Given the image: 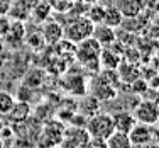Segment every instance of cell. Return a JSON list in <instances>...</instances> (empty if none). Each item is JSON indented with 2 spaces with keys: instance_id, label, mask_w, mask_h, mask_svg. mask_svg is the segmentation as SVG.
Returning a JSON list of instances; mask_svg holds the SVG:
<instances>
[{
  "instance_id": "obj_11",
  "label": "cell",
  "mask_w": 159,
  "mask_h": 148,
  "mask_svg": "<svg viewBox=\"0 0 159 148\" xmlns=\"http://www.w3.org/2000/svg\"><path fill=\"white\" fill-rule=\"evenodd\" d=\"M112 116V121H113V128H115V131L119 133H127L132 130V126H134L137 121H135V117L132 112L129 111H119V112H113Z\"/></svg>"
},
{
  "instance_id": "obj_7",
  "label": "cell",
  "mask_w": 159,
  "mask_h": 148,
  "mask_svg": "<svg viewBox=\"0 0 159 148\" xmlns=\"http://www.w3.org/2000/svg\"><path fill=\"white\" fill-rule=\"evenodd\" d=\"M88 138H90V135L83 126L68 128V130H64V135H63L61 143H59V148H81L86 141H88Z\"/></svg>"
},
{
  "instance_id": "obj_1",
  "label": "cell",
  "mask_w": 159,
  "mask_h": 148,
  "mask_svg": "<svg viewBox=\"0 0 159 148\" xmlns=\"http://www.w3.org/2000/svg\"><path fill=\"white\" fill-rule=\"evenodd\" d=\"M100 53L102 46L97 43L93 37H86L81 43L75 46L73 56L81 67H85L90 72H98L100 70Z\"/></svg>"
},
{
  "instance_id": "obj_13",
  "label": "cell",
  "mask_w": 159,
  "mask_h": 148,
  "mask_svg": "<svg viewBox=\"0 0 159 148\" xmlns=\"http://www.w3.org/2000/svg\"><path fill=\"white\" fill-rule=\"evenodd\" d=\"M29 114H31V106H29V102H25V101H16V104H14V107L9 111L7 117H9L14 124H19V123L27 121L29 119Z\"/></svg>"
},
{
  "instance_id": "obj_4",
  "label": "cell",
  "mask_w": 159,
  "mask_h": 148,
  "mask_svg": "<svg viewBox=\"0 0 159 148\" xmlns=\"http://www.w3.org/2000/svg\"><path fill=\"white\" fill-rule=\"evenodd\" d=\"M134 117L137 123L149 124V126H156L159 119V106L154 99H144L141 101L134 109Z\"/></svg>"
},
{
  "instance_id": "obj_20",
  "label": "cell",
  "mask_w": 159,
  "mask_h": 148,
  "mask_svg": "<svg viewBox=\"0 0 159 148\" xmlns=\"http://www.w3.org/2000/svg\"><path fill=\"white\" fill-rule=\"evenodd\" d=\"M81 148H107V140H100V138H92L90 136L88 141L85 143Z\"/></svg>"
},
{
  "instance_id": "obj_8",
  "label": "cell",
  "mask_w": 159,
  "mask_h": 148,
  "mask_svg": "<svg viewBox=\"0 0 159 148\" xmlns=\"http://www.w3.org/2000/svg\"><path fill=\"white\" fill-rule=\"evenodd\" d=\"M41 34H43V39L46 44H51V46H56L59 41L64 37V31H63V26L59 24L58 21H44V26L41 29Z\"/></svg>"
},
{
  "instance_id": "obj_6",
  "label": "cell",
  "mask_w": 159,
  "mask_h": 148,
  "mask_svg": "<svg viewBox=\"0 0 159 148\" xmlns=\"http://www.w3.org/2000/svg\"><path fill=\"white\" fill-rule=\"evenodd\" d=\"M127 135H129L130 143L134 145V148L149 146L151 141L154 140V126L142 124V123H135Z\"/></svg>"
},
{
  "instance_id": "obj_5",
  "label": "cell",
  "mask_w": 159,
  "mask_h": 148,
  "mask_svg": "<svg viewBox=\"0 0 159 148\" xmlns=\"http://www.w3.org/2000/svg\"><path fill=\"white\" fill-rule=\"evenodd\" d=\"M64 130L61 123L58 121H52V123H48L46 126L43 128V131L37 136V143H39V148H54L59 146L64 135Z\"/></svg>"
},
{
  "instance_id": "obj_14",
  "label": "cell",
  "mask_w": 159,
  "mask_h": 148,
  "mask_svg": "<svg viewBox=\"0 0 159 148\" xmlns=\"http://www.w3.org/2000/svg\"><path fill=\"white\" fill-rule=\"evenodd\" d=\"M102 24L110 26V27H119L124 24V16L120 14V10L115 5H107L105 7V14H103V22Z\"/></svg>"
},
{
  "instance_id": "obj_24",
  "label": "cell",
  "mask_w": 159,
  "mask_h": 148,
  "mask_svg": "<svg viewBox=\"0 0 159 148\" xmlns=\"http://www.w3.org/2000/svg\"><path fill=\"white\" fill-rule=\"evenodd\" d=\"M0 148H5V146H3V143H2V141H0Z\"/></svg>"
},
{
  "instance_id": "obj_12",
  "label": "cell",
  "mask_w": 159,
  "mask_h": 148,
  "mask_svg": "<svg viewBox=\"0 0 159 148\" xmlns=\"http://www.w3.org/2000/svg\"><path fill=\"white\" fill-rule=\"evenodd\" d=\"M120 63H122V56H120L119 53H115L110 46L102 48L100 68H105V70H119Z\"/></svg>"
},
{
  "instance_id": "obj_23",
  "label": "cell",
  "mask_w": 159,
  "mask_h": 148,
  "mask_svg": "<svg viewBox=\"0 0 159 148\" xmlns=\"http://www.w3.org/2000/svg\"><path fill=\"white\" fill-rule=\"evenodd\" d=\"M2 126H3V121H2V117H0V130H2Z\"/></svg>"
},
{
  "instance_id": "obj_10",
  "label": "cell",
  "mask_w": 159,
  "mask_h": 148,
  "mask_svg": "<svg viewBox=\"0 0 159 148\" xmlns=\"http://www.w3.org/2000/svg\"><path fill=\"white\" fill-rule=\"evenodd\" d=\"M92 37L100 44L102 48H107L112 46L113 43H117V32L115 29L110 27V26H105V24H97L93 27V34Z\"/></svg>"
},
{
  "instance_id": "obj_3",
  "label": "cell",
  "mask_w": 159,
  "mask_h": 148,
  "mask_svg": "<svg viewBox=\"0 0 159 148\" xmlns=\"http://www.w3.org/2000/svg\"><path fill=\"white\" fill-rule=\"evenodd\" d=\"M93 27H95V26H93L85 16H80V17L71 19L66 24V27H63V31H64V37H66L68 41L78 44V43H81L83 39H86V37H92Z\"/></svg>"
},
{
  "instance_id": "obj_22",
  "label": "cell",
  "mask_w": 159,
  "mask_h": 148,
  "mask_svg": "<svg viewBox=\"0 0 159 148\" xmlns=\"http://www.w3.org/2000/svg\"><path fill=\"white\" fill-rule=\"evenodd\" d=\"M78 2L85 3V5H93V3H98L100 0H78Z\"/></svg>"
},
{
  "instance_id": "obj_21",
  "label": "cell",
  "mask_w": 159,
  "mask_h": 148,
  "mask_svg": "<svg viewBox=\"0 0 159 148\" xmlns=\"http://www.w3.org/2000/svg\"><path fill=\"white\" fill-rule=\"evenodd\" d=\"M20 2L24 3V5H25V9H27L29 12H31V10L34 9V7H36V3L39 2V0H20Z\"/></svg>"
},
{
  "instance_id": "obj_9",
  "label": "cell",
  "mask_w": 159,
  "mask_h": 148,
  "mask_svg": "<svg viewBox=\"0 0 159 148\" xmlns=\"http://www.w3.org/2000/svg\"><path fill=\"white\" fill-rule=\"evenodd\" d=\"M113 5L120 10L124 19H132L147 9V0H115Z\"/></svg>"
},
{
  "instance_id": "obj_15",
  "label": "cell",
  "mask_w": 159,
  "mask_h": 148,
  "mask_svg": "<svg viewBox=\"0 0 159 148\" xmlns=\"http://www.w3.org/2000/svg\"><path fill=\"white\" fill-rule=\"evenodd\" d=\"M107 148H134V145L129 140V135L113 131L107 138Z\"/></svg>"
},
{
  "instance_id": "obj_19",
  "label": "cell",
  "mask_w": 159,
  "mask_h": 148,
  "mask_svg": "<svg viewBox=\"0 0 159 148\" xmlns=\"http://www.w3.org/2000/svg\"><path fill=\"white\" fill-rule=\"evenodd\" d=\"M16 96H12L10 92L7 90H0V116H7L9 111L14 107L16 104Z\"/></svg>"
},
{
  "instance_id": "obj_25",
  "label": "cell",
  "mask_w": 159,
  "mask_h": 148,
  "mask_svg": "<svg viewBox=\"0 0 159 148\" xmlns=\"http://www.w3.org/2000/svg\"><path fill=\"white\" fill-rule=\"evenodd\" d=\"M54 148H59V146H54Z\"/></svg>"
},
{
  "instance_id": "obj_16",
  "label": "cell",
  "mask_w": 159,
  "mask_h": 148,
  "mask_svg": "<svg viewBox=\"0 0 159 148\" xmlns=\"http://www.w3.org/2000/svg\"><path fill=\"white\" fill-rule=\"evenodd\" d=\"M103 14H105V7L102 5L100 2L93 3V5H88V7H86V10H85V17L88 19L93 26L102 24V22H103Z\"/></svg>"
},
{
  "instance_id": "obj_2",
  "label": "cell",
  "mask_w": 159,
  "mask_h": 148,
  "mask_svg": "<svg viewBox=\"0 0 159 148\" xmlns=\"http://www.w3.org/2000/svg\"><path fill=\"white\" fill-rule=\"evenodd\" d=\"M85 130L88 131V135L92 138H100V140H107L108 136L115 131L113 128V121H112V116L108 112H102L98 111L97 114L90 116L86 119V124H85Z\"/></svg>"
},
{
  "instance_id": "obj_17",
  "label": "cell",
  "mask_w": 159,
  "mask_h": 148,
  "mask_svg": "<svg viewBox=\"0 0 159 148\" xmlns=\"http://www.w3.org/2000/svg\"><path fill=\"white\" fill-rule=\"evenodd\" d=\"M51 9L52 7L49 5L48 2H37L36 7L31 10V16L29 17H32L34 21H37V22H44L49 19V16H51Z\"/></svg>"
},
{
  "instance_id": "obj_18",
  "label": "cell",
  "mask_w": 159,
  "mask_h": 148,
  "mask_svg": "<svg viewBox=\"0 0 159 148\" xmlns=\"http://www.w3.org/2000/svg\"><path fill=\"white\" fill-rule=\"evenodd\" d=\"M9 14H10V17H14L19 22L25 21V19H29V16H31V12L25 9V5L20 2V0H16L14 5L9 7Z\"/></svg>"
}]
</instances>
